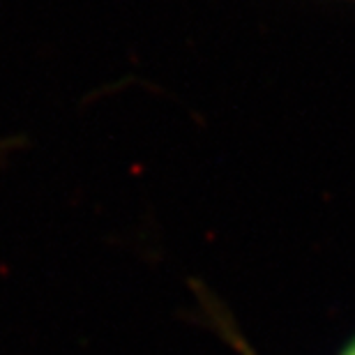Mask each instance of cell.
I'll return each mask as SVG.
<instances>
[{
    "label": "cell",
    "instance_id": "obj_1",
    "mask_svg": "<svg viewBox=\"0 0 355 355\" xmlns=\"http://www.w3.org/2000/svg\"><path fill=\"white\" fill-rule=\"evenodd\" d=\"M219 332H222V335H224L226 339H229V342L233 344V349H236L240 355H257V353H254V351L250 349V346H247V342L238 335V330L233 328V325H231L229 321H226V323L222 325V328H219ZM342 355H355V342H351V344H349V349H346Z\"/></svg>",
    "mask_w": 355,
    "mask_h": 355
},
{
    "label": "cell",
    "instance_id": "obj_2",
    "mask_svg": "<svg viewBox=\"0 0 355 355\" xmlns=\"http://www.w3.org/2000/svg\"><path fill=\"white\" fill-rule=\"evenodd\" d=\"M7 146H10V144H0V155H3V150H5Z\"/></svg>",
    "mask_w": 355,
    "mask_h": 355
}]
</instances>
